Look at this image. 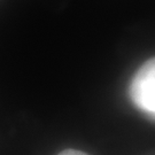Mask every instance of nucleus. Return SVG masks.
<instances>
[{
    "mask_svg": "<svg viewBox=\"0 0 155 155\" xmlns=\"http://www.w3.org/2000/svg\"><path fill=\"white\" fill-rule=\"evenodd\" d=\"M130 97L139 109L154 115L155 113V61L150 59L136 72Z\"/></svg>",
    "mask_w": 155,
    "mask_h": 155,
    "instance_id": "1",
    "label": "nucleus"
},
{
    "mask_svg": "<svg viewBox=\"0 0 155 155\" xmlns=\"http://www.w3.org/2000/svg\"><path fill=\"white\" fill-rule=\"evenodd\" d=\"M58 155H89V154H86V153H84V152H81V150H66Z\"/></svg>",
    "mask_w": 155,
    "mask_h": 155,
    "instance_id": "2",
    "label": "nucleus"
}]
</instances>
